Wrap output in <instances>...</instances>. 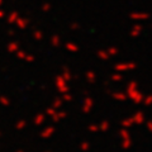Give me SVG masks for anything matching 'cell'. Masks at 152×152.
Masks as SVG:
<instances>
[{"instance_id": "4", "label": "cell", "mask_w": 152, "mask_h": 152, "mask_svg": "<svg viewBox=\"0 0 152 152\" xmlns=\"http://www.w3.org/2000/svg\"><path fill=\"white\" fill-rule=\"evenodd\" d=\"M5 17H7V10L3 8H0V20H3Z\"/></svg>"}, {"instance_id": "5", "label": "cell", "mask_w": 152, "mask_h": 152, "mask_svg": "<svg viewBox=\"0 0 152 152\" xmlns=\"http://www.w3.org/2000/svg\"><path fill=\"white\" fill-rule=\"evenodd\" d=\"M34 37L37 38V39H41V38L43 37V34H42L41 31H36V32H34Z\"/></svg>"}, {"instance_id": "3", "label": "cell", "mask_w": 152, "mask_h": 152, "mask_svg": "<svg viewBox=\"0 0 152 152\" xmlns=\"http://www.w3.org/2000/svg\"><path fill=\"white\" fill-rule=\"evenodd\" d=\"M52 8H53V5H52L51 1H43V3H41V5H39V12L42 14H48V13H51Z\"/></svg>"}, {"instance_id": "7", "label": "cell", "mask_w": 152, "mask_h": 152, "mask_svg": "<svg viewBox=\"0 0 152 152\" xmlns=\"http://www.w3.org/2000/svg\"><path fill=\"white\" fill-rule=\"evenodd\" d=\"M4 3H5V0H0V8L4 5Z\"/></svg>"}, {"instance_id": "6", "label": "cell", "mask_w": 152, "mask_h": 152, "mask_svg": "<svg viewBox=\"0 0 152 152\" xmlns=\"http://www.w3.org/2000/svg\"><path fill=\"white\" fill-rule=\"evenodd\" d=\"M52 41H53V43H57L58 39H57V37H52Z\"/></svg>"}, {"instance_id": "2", "label": "cell", "mask_w": 152, "mask_h": 152, "mask_svg": "<svg viewBox=\"0 0 152 152\" xmlns=\"http://www.w3.org/2000/svg\"><path fill=\"white\" fill-rule=\"evenodd\" d=\"M29 23H31V20L27 17H19L15 20V26L19 29H26V28H28V26H29Z\"/></svg>"}, {"instance_id": "1", "label": "cell", "mask_w": 152, "mask_h": 152, "mask_svg": "<svg viewBox=\"0 0 152 152\" xmlns=\"http://www.w3.org/2000/svg\"><path fill=\"white\" fill-rule=\"evenodd\" d=\"M19 17H20V13H19L17 9H12V10H9V13L7 14L5 20H7L8 24H14Z\"/></svg>"}]
</instances>
